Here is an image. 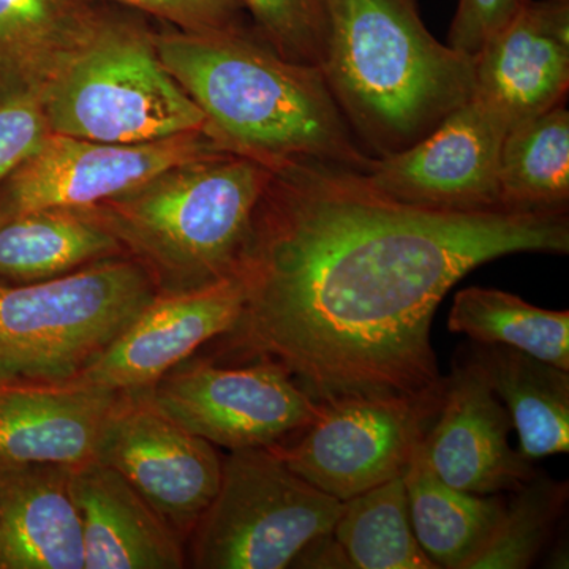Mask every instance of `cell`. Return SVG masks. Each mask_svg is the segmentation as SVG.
<instances>
[{"mask_svg":"<svg viewBox=\"0 0 569 569\" xmlns=\"http://www.w3.org/2000/svg\"><path fill=\"white\" fill-rule=\"evenodd\" d=\"M529 252L568 254V211H440L396 200L343 164H271L227 348L282 366L318 403H438V306L478 266Z\"/></svg>","mask_w":569,"mask_h":569,"instance_id":"6da1fadb","label":"cell"},{"mask_svg":"<svg viewBox=\"0 0 569 569\" xmlns=\"http://www.w3.org/2000/svg\"><path fill=\"white\" fill-rule=\"evenodd\" d=\"M164 69L204 112L223 148L261 162L317 159L366 171L356 140L316 66L288 61L241 28L153 37Z\"/></svg>","mask_w":569,"mask_h":569,"instance_id":"7a4b0ae2","label":"cell"},{"mask_svg":"<svg viewBox=\"0 0 569 569\" xmlns=\"http://www.w3.org/2000/svg\"><path fill=\"white\" fill-rule=\"evenodd\" d=\"M318 69L370 156L403 151L466 104L475 58L438 41L417 0H323Z\"/></svg>","mask_w":569,"mask_h":569,"instance_id":"3957f363","label":"cell"},{"mask_svg":"<svg viewBox=\"0 0 569 569\" xmlns=\"http://www.w3.org/2000/svg\"><path fill=\"white\" fill-rule=\"evenodd\" d=\"M271 164L222 149L82 209L137 257L159 293L236 274Z\"/></svg>","mask_w":569,"mask_h":569,"instance_id":"277c9868","label":"cell"},{"mask_svg":"<svg viewBox=\"0 0 569 569\" xmlns=\"http://www.w3.org/2000/svg\"><path fill=\"white\" fill-rule=\"evenodd\" d=\"M157 295L148 269L119 257L39 282L0 280V380H71Z\"/></svg>","mask_w":569,"mask_h":569,"instance_id":"5b68a950","label":"cell"},{"mask_svg":"<svg viewBox=\"0 0 569 569\" xmlns=\"http://www.w3.org/2000/svg\"><path fill=\"white\" fill-rule=\"evenodd\" d=\"M41 99L50 132L82 140L138 144L208 132L204 112L164 69L153 36L107 14Z\"/></svg>","mask_w":569,"mask_h":569,"instance_id":"8992f818","label":"cell"},{"mask_svg":"<svg viewBox=\"0 0 569 569\" xmlns=\"http://www.w3.org/2000/svg\"><path fill=\"white\" fill-rule=\"evenodd\" d=\"M343 501L296 475L272 448L231 451L219 492L190 535L198 569H283L332 537Z\"/></svg>","mask_w":569,"mask_h":569,"instance_id":"52a82bcc","label":"cell"},{"mask_svg":"<svg viewBox=\"0 0 569 569\" xmlns=\"http://www.w3.org/2000/svg\"><path fill=\"white\" fill-rule=\"evenodd\" d=\"M129 395L230 451L276 447L301 433L320 411L282 366L266 359L241 367L183 361L152 387Z\"/></svg>","mask_w":569,"mask_h":569,"instance_id":"ba28073f","label":"cell"},{"mask_svg":"<svg viewBox=\"0 0 569 569\" xmlns=\"http://www.w3.org/2000/svg\"><path fill=\"white\" fill-rule=\"evenodd\" d=\"M222 149L227 148L208 132L138 144L48 133L0 186V219L37 209L92 208Z\"/></svg>","mask_w":569,"mask_h":569,"instance_id":"9c48e42d","label":"cell"},{"mask_svg":"<svg viewBox=\"0 0 569 569\" xmlns=\"http://www.w3.org/2000/svg\"><path fill=\"white\" fill-rule=\"evenodd\" d=\"M438 403L407 399L320 403L316 421L295 445L271 448L313 488L347 501L402 477Z\"/></svg>","mask_w":569,"mask_h":569,"instance_id":"30bf717a","label":"cell"},{"mask_svg":"<svg viewBox=\"0 0 569 569\" xmlns=\"http://www.w3.org/2000/svg\"><path fill=\"white\" fill-rule=\"evenodd\" d=\"M96 459L119 471L182 541L222 481L223 459L212 443L126 392L103 427Z\"/></svg>","mask_w":569,"mask_h":569,"instance_id":"8fae6325","label":"cell"},{"mask_svg":"<svg viewBox=\"0 0 569 569\" xmlns=\"http://www.w3.org/2000/svg\"><path fill=\"white\" fill-rule=\"evenodd\" d=\"M507 132L471 100L403 151L372 157L362 174L380 192L421 208L503 209L498 160Z\"/></svg>","mask_w":569,"mask_h":569,"instance_id":"7c38bea8","label":"cell"},{"mask_svg":"<svg viewBox=\"0 0 569 569\" xmlns=\"http://www.w3.org/2000/svg\"><path fill=\"white\" fill-rule=\"evenodd\" d=\"M244 302L246 288L238 272L193 290L159 293L71 380L126 395L152 387L197 348L230 332Z\"/></svg>","mask_w":569,"mask_h":569,"instance_id":"4fadbf2b","label":"cell"},{"mask_svg":"<svg viewBox=\"0 0 569 569\" xmlns=\"http://www.w3.org/2000/svg\"><path fill=\"white\" fill-rule=\"evenodd\" d=\"M473 58L470 100L505 132L565 103L569 0H522Z\"/></svg>","mask_w":569,"mask_h":569,"instance_id":"5bb4252c","label":"cell"},{"mask_svg":"<svg viewBox=\"0 0 569 569\" xmlns=\"http://www.w3.org/2000/svg\"><path fill=\"white\" fill-rule=\"evenodd\" d=\"M512 429L507 407L477 367L460 358L445 377L421 447L430 468L452 488L478 496L516 492L537 470L509 445Z\"/></svg>","mask_w":569,"mask_h":569,"instance_id":"9a60e30c","label":"cell"},{"mask_svg":"<svg viewBox=\"0 0 569 569\" xmlns=\"http://www.w3.org/2000/svg\"><path fill=\"white\" fill-rule=\"evenodd\" d=\"M123 392L81 381L0 380V468L96 459Z\"/></svg>","mask_w":569,"mask_h":569,"instance_id":"2e32d148","label":"cell"},{"mask_svg":"<svg viewBox=\"0 0 569 569\" xmlns=\"http://www.w3.org/2000/svg\"><path fill=\"white\" fill-rule=\"evenodd\" d=\"M82 520L84 569L186 568L178 533L114 468L92 459L71 467Z\"/></svg>","mask_w":569,"mask_h":569,"instance_id":"e0dca14e","label":"cell"},{"mask_svg":"<svg viewBox=\"0 0 569 569\" xmlns=\"http://www.w3.org/2000/svg\"><path fill=\"white\" fill-rule=\"evenodd\" d=\"M71 467L0 468V569H84Z\"/></svg>","mask_w":569,"mask_h":569,"instance_id":"ac0fdd59","label":"cell"},{"mask_svg":"<svg viewBox=\"0 0 569 569\" xmlns=\"http://www.w3.org/2000/svg\"><path fill=\"white\" fill-rule=\"evenodd\" d=\"M103 17L96 0H0V93L43 92Z\"/></svg>","mask_w":569,"mask_h":569,"instance_id":"d6986e66","label":"cell"},{"mask_svg":"<svg viewBox=\"0 0 569 569\" xmlns=\"http://www.w3.org/2000/svg\"><path fill=\"white\" fill-rule=\"evenodd\" d=\"M507 407L520 449L530 460L568 452L569 372L503 346L475 343L460 351Z\"/></svg>","mask_w":569,"mask_h":569,"instance_id":"ffe728a7","label":"cell"},{"mask_svg":"<svg viewBox=\"0 0 569 569\" xmlns=\"http://www.w3.org/2000/svg\"><path fill=\"white\" fill-rule=\"evenodd\" d=\"M402 477L411 526L426 556L436 568L470 569L496 533L507 501L447 485L430 468L421 445Z\"/></svg>","mask_w":569,"mask_h":569,"instance_id":"44dd1931","label":"cell"},{"mask_svg":"<svg viewBox=\"0 0 569 569\" xmlns=\"http://www.w3.org/2000/svg\"><path fill=\"white\" fill-rule=\"evenodd\" d=\"M123 247L82 209H37L0 219V280L26 283L77 271Z\"/></svg>","mask_w":569,"mask_h":569,"instance_id":"7402d4cb","label":"cell"},{"mask_svg":"<svg viewBox=\"0 0 569 569\" xmlns=\"http://www.w3.org/2000/svg\"><path fill=\"white\" fill-rule=\"evenodd\" d=\"M498 187L500 206L509 211H568L569 111L565 103L505 134Z\"/></svg>","mask_w":569,"mask_h":569,"instance_id":"603a6c76","label":"cell"},{"mask_svg":"<svg viewBox=\"0 0 569 569\" xmlns=\"http://www.w3.org/2000/svg\"><path fill=\"white\" fill-rule=\"evenodd\" d=\"M448 329L471 342L503 346L569 372V312L541 309L496 288H463L456 295Z\"/></svg>","mask_w":569,"mask_h":569,"instance_id":"cb8c5ba5","label":"cell"},{"mask_svg":"<svg viewBox=\"0 0 569 569\" xmlns=\"http://www.w3.org/2000/svg\"><path fill=\"white\" fill-rule=\"evenodd\" d=\"M332 539L350 568L437 569L415 537L403 477L343 501Z\"/></svg>","mask_w":569,"mask_h":569,"instance_id":"d4e9b609","label":"cell"},{"mask_svg":"<svg viewBox=\"0 0 569 569\" xmlns=\"http://www.w3.org/2000/svg\"><path fill=\"white\" fill-rule=\"evenodd\" d=\"M567 500V482L535 475L516 490L496 533L470 569L530 568L548 545Z\"/></svg>","mask_w":569,"mask_h":569,"instance_id":"484cf974","label":"cell"},{"mask_svg":"<svg viewBox=\"0 0 569 569\" xmlns=\"http://www.w3.org/2000/svg\"><path fill=\"white\" fill-rule=\"evenodd\" d=\"M263 39L288 61L320 66L326 33L323 0H241Z\"/></svg>","mask_w":569,"mask_h":569,"instance_id":"4316f807","label":"cell"},{"mask_svg":"<svg viewBox=\"0 0 569 569\" xmlns=\"http://www.w3.org/2000/svg\"><path fill=\"white\" fill-rule=\"evenodd\" d=\"M50 132L41 92L0 93V186Z\"/></svg>","mask_w":569,"mask_h":569,"instance_id":"83f0119b","label":"cell"},{"mask_svg":"<svg viewBox=\"0 0 569 569\" xmlns=\"http://www.w3.org/2000/svg\"><path fill=\"white\" fill-rule=\"evenodd\" d=\"M174 24L179 31L213 32L241 28V0H112Z\"/></svg>","mask_w":569,"mask_h":569,"instance_id":"f1b7e54d","label":"cell"},{"mask_svg":"<svg viewBox=\"0 0 569 569\" xmlns=\"http://www.w3.org/2000/svg\"><path fill=\"white\" fill-rule=\"evenodd\" d=\"M522 0H459L449 26L448 44L452 50L475 56L512 17Z\"/></svg>","mask_w":569,"mask_h":569,"instance_id":"f546056e","label":"cell"}]
</instances>
